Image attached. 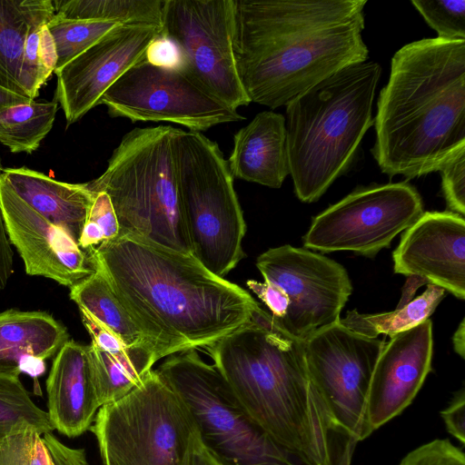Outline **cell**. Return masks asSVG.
I'll return each instance as SVG.
<instances>
[{
    "instance_id": "6da1fadb",
    "label": "cell",
    "mask_w": 465,
    "mask_h": 465,
    "mask_svg": "<svg viewBox=\"0 0 465 465\" xmlns=\"http://www.w3.org/2000/svg\"><path fill=\"white\" fill-rule=\"evenodd\" d=\"M138 326L164 354L208 347L245 324L259 304L193 254L124 233L85 251Z\"/></svg>"
},
{
    "instance_id": "7a4b0ae2",
    "label": "cell",
    "mask_w": 465,
    "mask_h": 465,
    "mask_svg": "<svg viewBox=\"0 0 465 465\" xmlns=\"http://www.w3.org/2000/svg\"><path fill=\"white\" fill-rule=\"evenodd\" d=\"M366 0H233L232 49L251 103L271 109L367 60Z\"/></svg>"
},
{
    "instance_id": "3957f363",
    "label": "cell",
    "mask_w": 465,
    "mask_h": 465,
    "mask_svg": "<svg viewBox=\"0 0 465 465\" xmlns=\"http://www.w3.org/2000/svg\"><path fill=\"white\" fill-rule=\"evenodd\" d=\"M381 171L419 177L465 148V40L425 38L391 61L374 118Z\"/></svg>"
},
{
    "instance_id": "277c9868",
    "label": "cell",
    "mask_w": 465,
    "mask_h": 465,
    "mask_svg": "<svg viewBox=\"0 0 465 465\" xmlns=\"http://www.w3.org/2000/svg\"><path fill=\"white\" fill-rule=\"evenodd\" d=\"M303 345L259 306L208 351L242 406L277 442L310 465H331V430Z\"/></svg>"
},
{
    "instance_id": "5b68a950",
    "label": "cell",
    "mask_w": 465,
    "mask_h": 465,
    "mask_svg": "<svg viewBox=\"0 0 465 465\" xmlns=\"http://www.w3.org/2000/svg\"><path fill=\"white\" fill-rule=\"evenodd\" d=\"M381 74L374 61L351 64L286 105L290 174L302 202H316L351 168L374 122Z\"/></svg>"
},
{
    "instance_id": "8992f818",
    "label": "cell",
    "mask_w": 465,
    "mask_h": 465,
    "mask_svg": "<svg viewBox=\"0 0 465 465\" xmlns=\"http://www.w3.org/2000/svg\"><path fill=\"white\" fill-rule=\"evenodd\" d=\"M174 130L171 125L133 129L114 150L105 171L84 183L93 193L109 196L120 234L192 254L173 156Z\"/></svg>"
},
{
    "instance_id": "52a82bcc",
    "label": "cell",
    "mask_w": 465,
    "mask_h": 465,
    "mask_svg": "<svg viewBox=\"0 0 465 465\" xmlns=\"http://www.w3.org/2000/svg\"><path fill=\"white\" fill-rule=\"evenodd\" d=\"M173 156L193 256L223 278L244 257L246 232L228 162L200 132L175 128Z\"/></svg>"
},
{
    "instance_id": "ba28073f",
    "label": "cell",
    "mask_w": 465,
    "mask_h": 465,
    "mask_svg": "<svg viewBox=\"0 0 465 465\" xmlns=\"http://www.w3.org/2000/svg\"><path fill=\"white\" fill-rule=\"evenodd\" d=\"M156 371L186 403L203 446L219 465H310L261 427L194 350L172 354Z\"/></svg>"
},
{
    "instance_id": "9c48e42d",
    "label": "cell",
    "mask_w": 465,
    "mask_h": 465,
    "mask_svg": "<svg viewBox=\"0 0 465 465\" xmlns=\"http://www.w3.org/2000/svg\"><path fill=\"white\" fill-rule=\"evenodd\" d=\"M93 423L103 465H183L197 430L186 403L156 370L101 406Z\"/></svg>"
},
{
    "instance_id": "30bf717a",
    "label": "cell",
    "mask_w": 465,
    "mask_h": 465,
    "mask_svg": "<svg viewBox=\"0 0 465 465\" xmlns=\"http://www.w3.org/2000/svg\"><path fill=\"white\" fill-rule=\"evenodd\" d=\"M256 266L264 282L246 284L270 310L272 322L287 334L306 340L338 322L351 293V282L339 262L291 245L262 253Z\"/></svg>"
},
{
    "instance_id": "8fae6325",
    "label": "cell",
    "mask_w": 465,
    "mask_h": 465,
    "mask_svg": "<svg viewBox=\"0 0 465 465\" xmlns=\"http://www.w3.org/2000/svg\"><path fill=\"white\" fill-rule=\"evenodd\" d=\"M384 340L359 334L340 321L304 340L309 378L324 408L330 430L356 442L372 432L367 397Z\"/></svg>"
},
{
    "instance_id": "7c38bea8",
    "label": "cell",
    "mask_w": 465,
    "mask_h": 465,
    "mask_svg": "<svg viewBox=\"0 0 465 465\" xmlns=\"http://www.w3.org/2000/svg\"><path fill=\"white\" fill-rule=\"evenodd\" d=\"M422 213L420 195L406 182L361 186L313 217L303 245L372 258Z\"/></svg>"
},
{
    "instance_id": "4fadbf2b",
    "label": "cell",
    "mask_w": 465,
    "mask_h": 465,
    "mask_svg": "<svg viewBox=\"0 0 465 465\" xmlns=\"http://www.w3.org/2000/svg\"><path fill=\"white\" fill-rule=\"evenodd\" d=\"M99 104H104L112 117L173 123L200 133L244 119L187 71L154 66L144 55L106 90Z\"/></svg>"
},
{
    "instance_id": "5bb4252c",
    "label": "cell",
    "mask_w": 465,
    "mask_h": 465,
    "mask_svg": "<svg viewBox=\"0 0 465 465\" xmlns=\"http://www.w3.org/2000/svg\"><path fill=\"white\" fill-rule=\"evenodd\" d=\"M163 31L183 48L187 72L237 110L248 105L233 49V0H163Z\"/></svg>"
},
{
    "instance_id": "9a60e30c",
    "label": "cell",
    "mask_w": 465,
    "mask_h": 465,
    "mask_svg": "<svg viewBox=\"0 0 465 465\" xmlns=\"http://www.w3.org/2000/svg\"><path fill=\"white\" fill-rule=\"evenodd\" d=\"M162 29L152 25H120L54 71L55 98L67 125L99 104L106 90L143 57Z\"/></svg>"
},
{
    "instance_id": "2e32d148",
    "label": "cell",
    "mask_w": 465,
    "mask_h": 465,
    "mask_svg": "<svg viewBox=\"0 0 465 465\" xmlns=\"http://www.w3.org/2000/svg\"><path fill=\"white\" fill-rule=\"evenodd\" d=\"M0 204L10 242L27 274L72 287L94 272L88 253L62 228L33 210L0 178Z\"/></svg>"
},
{
    "instance_id": "e0dca14e",
    "label": "cell",
    "mask_w": 465,
    "mask_h": 465,
    "mask_svg": "<svg viewBox=\"0 0 465 465\" xmlns=\"http://www.w3.org/2000/svg\"><path fill=\"white\" fill-rule=\"evenodd\" d=\"M395 273L415 276L465 298V220L426 212L402 233L392 254Z\"/></svg>"
},
{
    "instance_id": "ac0fdd59",
    "label": "cell",
    "mask_w": 465,
    "mask_h": 465,
    "mask_svg": "<svg viewBox=\"0 0 465 465\" xmlns=\"http://www.w3.org/2000/svg\"><path fill=\"white\" fill-rule=\"evenodd\" d=\"M432 323L430 319L391 337L371 374L367 419L373 432L407 408L431 369Z\"/></svg>"
},
{
    "instance_id": "d6986e66",
    "label": "cell",
    "mask_w": 465,
    "mask_h": 465,
    "mask_svg": "<svg viewBox=\"0 0 465 465\" xmlns=\"http://www.w3.org/2000/svg\"><path fill=\"white\" fill-rule=\"evenodd\" d=\"M47 413L54 430L68 438L90 430L100 409L88 345L68 340L54 359L46 380Z\"/></svg>"
},
{
    "instance_id": "ffe728a7",
    "label": "cell",
    "mask_w": 465,
    "mask_h": 465,
    "mask_svg": "<svg viewBox=\"0 0 465 465\" xmlns=\"http://www.w3.org/2000/svg\"><path fill=\"white\" fill-rule=\"evenodd\" d=\"M69 340L64 324L45 312L10 309L0 312V375L38 378L45 360Z\"/></svg>"
},
{
    "instance_id": "44dd1931",
    "label": "cell",
    "mask_w": 465,
    "mask_h": 465,
    "mask_svg": "<svg viewBox=\"0 0 465 465\" xmlns=\"http://www.w3.org/2000/svg\"><path fill=\"white\" fill-rule=\"evenodd\" d=\"M227 162L233 177L280 188L290 174L285 117L272 111L257 114L234 134Z\"/></svg>"
},
{
    "instance_id": "7402d4cb",
    "label": "cell",
    "mask_w": 465,
    "mask_h": 465,
    "mask_svg": "<svg viewBox=\"0 0 465 465\" xmlns=\"http://www.w3.org/2000/svg\"><path fill=\"white\" fill-rule=\"evenodd\" d=\"M51 0H0V86L34 100L43 84L27 64L31 34L54 16Z\"/></svg>"
},
{
    "instance_id": "603a6c76",
    "label": "cell",
    "mask_w": 465,
    "mask_h": 465,
    "mask_svg": "<svg viewBox=\"0 0 465 465\" xmlns=\"http://www.w3.org/2000/svg\"><path fill=\"white\" fill-rule=\"evenodd\" d=\"M2 180L42 217L78 243L94 194L85 183H68L25 167L5 168Z\"/></svg>"
},
{
    "instance_id": "cb8c5ba5",
    "label": "cell",
    "mask_w": 465,
    "mask_h": 465,
    "mask_svg": "<svg viewBox=\"0 0 465 465\" xmlns=\"http://www.w3.org/2000/svg\"><path fill=\"white\" fill-rule=\"evenodd\" d=\"M94 387L101 406L115 401L135 388L164 357L151 343L128 346L115 352H106L93 343L88 345Z\"/></svg>"
},
{
    "instance_id": "d4e9b609",
    "label": "cell",
    "mask_w": 465,
    "mask_h": 465,
    "mask_svg": "<svg viewBox=\"0 0 465 465\" xmlns=\"http://www.w3.org/2000/svg\"><path fill=\"white\" fill-rule=\"evenodd\" d=\"M70 298L79 310L85 311L126 345L151 343L156 346L118 300L100 270L94 268L93 273L70 287Z\"/></svg>"
},
{
    "instance_id": "484cf974",
    "label": "cell",
    "mask_w": 465,
    "mask_h": 465,
    "mask_svg": "<svg viewBox=\"0 0 465 465\" xmlns=\"http://www.w3.org/2000/svg\"><path fill=\"white\" fill-rule=\"evenodd\" d=\"M54 15L79 21L152 25L163 28V0H55Z\"/></svg>"
},
{
    "instance_id": "4316f807",
    "label": "cell",
    "mask_w": 465,
    "mask_h": 465,
    "mask_svg": "<svg viewBox=\"0 0 465 465\" xmlns=\"http://www.w3.org/2000/svg\"><path fill=\"white\" fill-rule=\"evenodd\" d=\"M444 296V289L429 283L421 295L392 312L361 314L352 310L347 312L345 318H341L340 322L369 338H377L380 334L389 335L391 338L430 319Z\"/></svg>"
},
{
    "instance_id": "83f0119b",
    "label": "cell",
    "mask_w": 465,
    "mask_h": 465,
    "mask_svg": "<svg viewBox=\"0 0 465 465\" xmlns=\"http://www.w3.org/2000/svg\"><path fill=\"white\" fill-rule=\"evenodd\" d=\"M58 103L35 101L0 110V143L12 153H31L51 131Z\"/></svg>"
},
{
    "instance_id": "f1b7e54d",
    "label": "cell",
    "mask_w": 465,
    "mask_h": 465,
    "mask_svg": "<svg viewBox=\"0 0 465 465\" xmlns=\"http://www.w3.org/2000/svg\"><path fill=\"white\" fill-rule=\"evenodd\" d=\"M24 422L33 424L42 435L54 430L48 413L32 401L19 377L0 375V442Z\"/></svg>"
},
{
    "instance_id": "f546056e",
    "label": "cell",
    "mask_w": 465,
    "mask_h": 465,
    "mask_svg": "<svg viewBox=\"0 0 465 465\" xmlns=\"http://www.w3.org/2000/svg\"><path fill=\"white\" fill-rule=\"evenodd\" d=\"M118 25H120L113 22L63 19L54 15L46 26L56 49L57 61L54 71L65 65Z\"/></svg>"
},
{
    "instance_id": "4dcf8cb0",
    "label": "cell",
    "mask_w": 465,
    "mask_h": 465,
    "mask_svg": "<svg viewBox=\"0 0 465 465\" xmlns=\"http://www.w3.org/2000/svg\"><path fill=\"white\" fill-rule=\"evenodd\" d=\"M0 465H53V460L37 428L24 422L0 442Z\"/></svg>"
},
{
    "instance_id": "1f68e13d",
    "label": "cell",
    "mask_w": 465,
    "mask_h": 465,
    "mask_svg": "<svg viewBox=\"0 0 465 465\" xmlns=\"http://www.w3.org/2000/svg\"><path fill=\"white\" fill-rule=\"evenodd\" d=\"M438 38L465 40V0L411 1Z\"/></svg>"
},
{
    "instance_id": "d6a6232c",
    "label": "cell",
    "mask_w": 465,
    "mask_h": 465,
    "mask_svg": "<svg viewBox=\"0 0 465 465\" xmlns=\"http://www.w3.org/2000/svg\"><path fill=\"white\" fill-rule=\"evenodd\" d=\"M94 194V198L78 242L84 251L97 247L120 234L118 220L109 196L104 192Z\"/></svg>"
},
{
    "instance_id": "836d02e7",
    "label": "cell",
    "mask_w": 465,
    "mask_h": 465,
    "mask_svg": "<svg viewBox=\"0 0 465 465\" xmlns=\"http://www.w3.org/2000/svg\"><path fill=\"white\" fill-rule=\"evenodd\" d=\"M443 195L450 212L465 214V148L451 156L439 170Z\"/></svg>"
},
{
    "instance_id": "e575fe53",
    "label": "cell",
    "mask_w": 465,
    "mask_h": 465,
    "mask_svg": "<svg viewBox=\"0 0 465 465\" xmlns=\"http://www.w3.org/2000/svg\"><path fill=\"white\" fill-rule=\"evenodd\" d=\"M399 465H465V455L450 440L437 439L410 451Z\"/></svg>"
},
{
    "instance_id": "d590c367",
    "label": "cell",
    "mask_w": 465,
    "mask_h": 465,
    "mask_svg": "<svg viewBox=\"0 0 465 465\" xmlns=\"http://www.w3.org/2000/svg\"><path fill=\"white\" fill-rule=\"evenodd\" d=\"M144 59L160 68L187 71V59L183 48L163 29L147 46Z\"/></svg>"
},
{
    "instance_id": "8d00e7d4",
    "label": "cell",
    "mask_w": 465,
    "mask_h": 465,
    "mask_svg": "<svg viewBox=\"0 0 465 465\" xmlns=\"http://www.w3.org/2000/svg\"><path fill=\"white\" fill-rule=\"evenodd\" d=\"M80 313L82 322L92 338L91 343L109 353H115L128 347L122 339L100 324L85 311L80 310Z\"/></svg>"
},
{
    "instance_id": "74e56055",
    "label": "cell",
    "mask_w": 465,
    "mask_h": 465,
    "mask_svg": "<svg viewBox=\"0 0 465 465\" xmlns=\"http://www.w3.org/2000/svg\"><path fill=\"white\" fill-rule=\"evenodd\" d=\"M447 431L461 444L465 443V390L455 393L449 405L440 411Z\"/></svg>"
},
{
    "instance_id": "f35d334b",
    "label": "cell",
    "mask_w": 465,
    "mask_h": 465,
    "mask_svg": "<svg viewBox=\"0 0 465 465\" xmlns=\"http://www.w3.org/2000/svg\"><path fill=\"white\" fill-rule=\"evenodd\" d=\"M43 438L50 452L53 465H88L84 449L64 445L52 432L45 433Z\"/></svg>"
},
{
    "instance_id": "ab89813d",
    "label": "cell",
    "mask_w": 465,
    "mask_h": 465,
    "mask_svg": "<svg viewBox=\"0 0 465 465\" xmlns=\"http://www.w3.org/2000/svg\"><path fill=\"white\" fill-rule=\"evenodd\" d=\"M46 25L42 27L40 33L39 55L45 73L50 76L54 72L57 55L54 39Z\"/></svg>"
},
{
    "instance_id": "60d3db41",
    "label": "cell",
    "mask_w": 465,
    "mask_h": 465,
    "mask_svg": "<svg viewBox=\"0 0 465 465\" xmlns=\"http://www.w3.org/2000/svg\"><path fill=\"white\" fill-rule=\"evenodd\" d=\"M183 465H219L203 446L197 430L191 438Z\"/></svg>"
},
{
    "instance_id": "b9f144b4",
    "label": "cell",
    "mask_w": 465,
    "mask_h": 465,
    "mask_svg": "<svg viewBox=\"0 0 465 465\" xmlns=\"http://www.w3.org/2000/svg\"><path fill=\"white\" fill-rule=\"evenodd\" d=\"M31 101L30 98L21 96L0 86V110Z\"/></svg>"
},
{
    "instance_id": "7bdbcfd3",
    "label": "cell",
    "mask_w": 465,
    "mask_h": 465,
    "mask_svg": "<svg viewBox=\"0 0 465 465\" xmlns=\"http://www.w3.org/2000/svg\"><path fill=\"white\" fill-rule=\"evenodd\" d=\"M453 348L462 359L465 358V320L462 319L452 337Z\"/></svg>"
},
{
    "instance_id": "ee69618b",
    "label": "cell",
    "mask_w": 465,
    "mask_h": 465,
    "mask_svg": "<svg viewBox=\"0 0 465 465\" xmlns=\"http://www.w3.org/2000/svg\"><path fill=\"white\" fill-rule=\"evenodd\" d=\"M356 444L357 442L354 440L347 438L346 443L340 454L337 465H351Z\"/></svg>"
}]
</instances>
